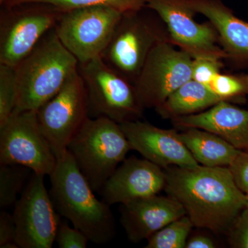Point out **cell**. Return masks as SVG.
<instances>
[{
    "mask_svg": "<svg viewBox=\"0 0 248 248\" xmlns=\"http://www.w3.org/2000/svg\"><path fill=\"white\" fill-rule=\"evenodd\" d=\"M67 151L93 190L100 192L131 148L120 124L99 117L87 119Z\"/></svg>",
    "mask_w": 248,
    "mask_h": 248,
    "instance_id": "cell-4",
    "label": "cell"
},
{
    "mask_svg": "<svg viewBox=\"0 0 248 248\" xmlns=\"http://www.w3.org/2000/svg\"><path fill=\"white\" fill-rule=\"evenodd\" d=\"M17 102L15 67L0 63V127L14 114Z\"/></svg>",
    "mask_w": 248,
    "mask_h": 248,
    "instance_id": "cell-24",
    "label": "cell"
},
{
    "mask_svg": "<svg viewBox=\"0 0 248 248\" xmlns=\"http://www.w3.org/2000/svg\"><path fill=\"white\" fill-rule=\"evenodd\" d=\"M192 63L188 51L176 50L159 41L134 82L143 108L160 107L174 91L192 79Z\"/></svg>",
    "mask_w": 248,
    "mask_h": 248,
    "instance_id": "cell-11",
    "label": "cell"
},
{
    "mask_svg": "<svg viewBox=\"0 0 248 248\" xmlns=\"http://www.w3.org/2000/svg\"><path fill=\"white\" fill-rule=\"evenodd\" d=\"M210 88L228 102L233 99L241 102L248 96V75L224 76L219 73Z\"/></svg>",
    "mask_w": 248,
    "mask_h": 248,
    "instance_id": "cell-25",
    "label": "cell"
},
{
    "mask_svg": "<svg viewBox=\"0 0 248 248\" xmlns=\"http://www.w3.org/2000/svg\"><path fill=\"white\" fill-rule=\"evenodd\" d=\"M179 136L194 159L207 167H228L240 152L221 137L203 129H184Z\"/></svg>",
    "mask_w": 248,
    "mask_h": 248,
    "instance_id": "cell-19",
    "label": "cell"
},
{
    "mask_svg": "<svg viewBox=\"0 0 248 248\" xmlns=\"http://www.w3.org/2000/svg\"><path fill=\"white\" fill-rule=\"evenodd\" d=\"M226 101L206 85L190 79L171 94L156 110L163 118L193 115Z\"/></svg>",
    "mask_w": 248,
    "mask_h": 248,
    "instance_id": "cell-20",
    "label": "cell"
},
{
    "mask_svg": "<svg viewBox=\"0 0 248 248\" xmlns=\"http://www.w3.org/2000/svg\"><path fill=\"white\" fill-rule=\"evenodd\" d=\"M62 12L39 3L1 6L0 63L19 64L55 28Z\"/></svg>",
    "mask_w": 248,
    "mask_h": 248,
    "instance_id": "cell-6",
    "label": "cell"
},
{
    "mask_svg": "<svg viewBox=\"0 0 248 248\" xmlns=\"http://www.w3.org/2000/svg\"><path fill=\"white\" fill-rule=\"evenodd\" d=\"M214 240L210 236L202 234L194 235L190 239H187L186 248H215Z\"/></svg>",
    "mask_w": 248,
    "mask_h": 248,
    "instance_id": "cell-31",
    "label": "cell"
},
{
    "mask_svg": "<svg viewBox=\"0 0 248 248\" xmlns=\"http://www.w3.org/2000/svg\"><path fill=\"white\" fill-rule=\"evenodd\" d=\"M194 225L185 215L156 232L148 239L146 248H186Z\"/></svg>",
    "mask_w": 248,
    "mask_h": 248,
    "instance_id": "cell-23",
    "label": "cell"
},
{
    "mask_svg": "<svg viewBox=\"0 0 248 248\" xmlns=\"http://www.w3.org/2000/svg\"><path fill=\"white\" fill-rule=\"evenodd\" d=\"M32 170L16 164H0V208H11L17 202L33 174Z\"/></svg>",
    "mask_w": 248,
    "mask_h": 248,
    "instance_id": "cell-22",
    "label": "cell"
},
{
    "mask_svg": "<svg viewBox=\"0 0 248 248\" xmlns=\"http://www.w3.org/2000/svg\"><path fill=\"white\" fill-rule=\"evenodd\" d=\"M123 15L108 6L68 10L62 13L54 30L79 63H85L101 57Z\"/></svg>",
    "mask_w": 248,
    "mask_h": 248,
    "instance_id": "cell-7",
    "label": "cell"
},
{
    "mask_svg": "<svg viewBox=\"0 0 248 248\" xmlns=\"http://www.w3.org/2000/svg\"><path fill=\"white\" fill-rule=\"evenodd\" d=\"M121 223L130 242L148 240L171 222L186 215L182 204L168 195L151 196L122 204Z\"/></svg>",
    "mask_w": 248,
    "mask_h": 248,
    "instance_id": "cell-15",
    "label": "cell"
},
{
    "mask_svg": "<svg viewBox=\"0 0 248 248\" xmlns=\"http://www.w3.org/2000/svg\"><path fill=\"white\" fill-rule=\"evenodd\" d=\"M165 170L144 158H126L109 177L100 192L110 205L125 204L158 195L164 190Z\"/></svg>",
    "mask_w": 248,
    "mask_h": 248,
    "instance_id": "cell-14",
    "label": "cell"
},
{
    "mask_svg": "<svg viewBox=\"0 0 248 248\" xmlns=\"http://www.w3.org/2000/svg\"><path fill=\"white\" fill-rule=\"evenodd\" d=\"M49 177L50 197L60 216L94 244H107L114 239L116 225L110 205L96 197L69 152L58 159Z\"/></svg>",
    "mask_w": 248,
    "mask_h": 248,
    "instance_id": "cell-2",
    "label": "cell"
},
{
    "mask_svg": "<svg viewBox=\"0 0 248 248\" xmlns=\"http://www.w3.org/2000/svg\"><path fill=\"white\" fill-rule=\"evenodd\" d=\"M182 130L200 128L221 137L240 151L248 150V110L222 101L205 112L172 119Z\"/></svg>",
    "mask_w": 248,
    "mask_h": 248,
    "instance_id": "cell-17",
    "label": "cell"
},
{
    "mask_svg": "<svg viewBox=\"0 0 248 248\" xmlns=\"http://www.w3.org/2000/svg\"><path fill=\"white\" fill-rule=\"evenodd\" d=\"M37 114L42 131L57 159H60L89 117L87 94L78 70Z\"/></svg>",
    "mask_w": 248,
    "mask_h": 248,
    "instance_id": "cell-9",
    "label": "cell"
},
{
    "mask_svg": "<svg viewBox=\"0 0 248 248\" xmlns=\"http://www.w3.org/2000/svg\"><path fill=\"white\" fill-rule=\"evenodd\" d=\"M45 176L33 173L14 205L16 242L20 248H51L61 223Z\"/></svg>",
    "mask_w": 248,
    "mask_h": 248,
    "instance_id": "cell-10",
    "label": "cell"
},
{
    "mask_svg": "<svg viewBox=\"0 0 248 248\" xmlns=\"http://www.w3.org/2000/svg\"><path fill=\"white\" fill-rule=\"evenodd\" d=\"M246 200H247V203H248L247 207L248 208V193L246 194Z\"/></svg>",
    "mask_w": 248,
    "mask_h": 248,
    "instance_id": "cell-32",
    "label": "cell"
},
{
    "mask_svg": "<svg viewBox=\"0 0 248 248\" xmlns=\"http://www.w3.org/2000/svg\"><path fill=\"white\" fill-rule=\"evenodd\" d=\"M89 242V239L82 232L61 221L55 237L59 248H86Z\"/></svg>",
    "mask_w": 248,
    "mask_h": 248,
    "instance_id": "cell-28",
    "label": "cell"
},
{
    "mask_svg": "<svg viewBox=\"0 0 248 248\" xmlns=\"http://www.w3.org/2000/svg\"><path fill=\"white\" fill-rule=\"evenodd\" d=\"M189 4L212 22L233 58L248 65V22L234 16L220 0H189Z\"/></svg>",
    "mask_w": 248,
    "mask_h": 248,
    "instance_id": "cell-18",
    "label": "cell"
},
{
    "mask_svg": "<svg viewBox=\"0 0 248 248\" xmlns=\"http://www.w3.org/2000/svg\"><path fill=\"white\" fill-rule=\"evenodd\" d=\"M78 66L79 62L63 45L54 29L49 31L15 67L16 110H38L60 91Z\"/></svg>",
    "mask_w": 248,
    "mask_h": 248,
    "instance_id": "cell-3",
    "label": "cell"
},
{
    "mask_svg": "<svg viewBox=\"0 0 248 248\" xmlns=\"http://www.w3.org/2000/svg\"><path fill=\"white\" fill-rule=\"evenodd\" d=\"M235 184L244 193L248 192V150L240 151L228 166Z\"/></svg>",
    "mask_w": 248,
    "mask_h": 248,
    "instance_id": "cell-29",
    "label": "cell"
},
{
    "mask_svg": "<svg viewBox=\"0 0 248 248\" xmlns=\"http://www.w3.org/2000/svg\"><path fill=\"white\" fill-rule=\"evenodd\" d=\"M148 0H0L1 6L39 3L55 6L60 11L81 9L95 6H108L123 14L138 12L146 7Z\"/></svg>",
    "mask_w": 248,
    "mask_h": 248,
    "instance_id": "cell-21",
    "label": "cell"
},
{
    "mask_svg": "<svg viewBox=\"0 0 248 248\" xmlns=\"http://www.w3.org/2000/svg\"><path fill=\"white\" fill-rule=\"evenodd\" d=\"M164 190L182 204L194 227L226 234L247 207L246 194L228 167L171 166L164 169Z\"/></svg>",
    "mask_w": 248,
    "mask_h": 248,
    "instance_id": "cell-1",
    "label": "cell"
},
{
    "mask_svg": "<svg viewBox=\"0 0 248 248\" xmlns=\"http://www.w3.org/2000/svg\"><path fill=\"white\" fill-rule=\"evenodd\" d=\"M124 14L101 58L126 79L134 82L141 73L156 40L151 28L137 16Z\"/></svg>",
    "mask_w": 248,
    "mask_h": 248,
    "instance_id": "cell-12",
    "label": "cell"
},
{
    "mask_svg": "<svg viewBox=\"0 0 248 248\" xmlns=\"http://www.w3.org/2000/svg\"><path fill=\"white\" fill-rule=\"evenodd\" d=\"M16 238V225L13 214L1 210L0 213V248L9 243L15 242Z\"/></svg>",
    "mask_w": 248,
    "mask_h": 248,
    "instance_id": "cell-30",
    "label": "cell"
},
{
    "mask_svg": "<svg viewBox=\"0 0 248 248\" xmlns=\"http://www.w3.org/2000/svg\"><path fill=\"white\" fill-rule=\"evenodd\" d=\"M219 55L202 54L196 55L192 63V79L210 87L214 79L219 74Z\"/></svg>",
    "mask_w": 248,
    "mask_h": 248,
    "instance_id": "cell-26",
    "label": "cell"
},
{
    "mask_svg": "<svg viewBox=\"0 0 248 248\" xmlns=\"http://www.w3.org/2000/svg\"><path fill=\"white\" fill-rule=\"evenodd\" d=\"M146 7L155 11L167 25L173 40L196 55L215 54L216 38L211 28L194 20L189 0H148Z\"/></svg>",
    "mask_w": 248,
    "mask_h": 248,
    "instance_id": "cell-16",
    "label": "cell"
},
{
    "mask_svg": "<svg viewBox=\"0 0 248 248\" xmlns=\"http://www.w3.org/2000/svg\"><path fill=\"white\" fill-rule=\"evenodd\" d=\"M78 71L87 94L89 117H107L120 124L140 120L144 108L135 85L101 57L79 63Z\"/></svg>",
    "mask_w": 248,
    "mask_h": 248,
    "instance_id": "cell-5",
    "label": "cell"
},
{
    "mask_svg": "<svg viewBox=\"0 0 248 248\" xmlns=\"http://www.w3.org/2000/svg\"><path fill=\"white\" fill-rule=\"evenodd\" d=\"M57 162L37 111L15 110L0 127V164L21 165L34 173L50 176Z\"/></svg>",
    "mask_w": 248,
    "mask_h": 248,
    "instance_id": "cell-8",
    "label": "cell"
},
{
    "mask_svg": "<svg viewBox=\"0 0 248 248\" xmlns=\"http://www.w3.org/2000/svg\"><path fill=\"white\" fill-rule=\"evenodd\" d=\"M120 125L131 150L162 169L171 166L194 168L200 165L174 129L158 128L140 120L125 122Z\"/></svg>",
    "mask_w": 248,
    "mask_h": 248,
    "instance_id": "cell-13",
    "label": "cell"
},
{
    "mask_svg": "<svg viewBox=\"0 0 248 248\" xmlns=\"http://www.w3.org/2000/svg\"><path fill=\"white\" fill-rule=\"evenodd\" d=\"M233 248H248V208L246 207L233 222L226 234Z\"/></svg>",
    "mask_w": 248,
    "mask_h": 248,
    "instance_id": "cell-27",
    "label": "cell"
}]
</instances>
